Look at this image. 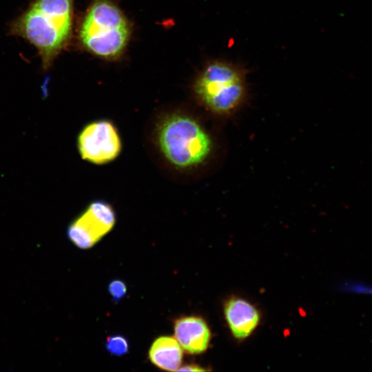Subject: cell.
<instances>
[{"mask_svg":"<svg viewBox=\"0 0 372 372\" xmlns=\"http://www.w3.org/2000/svg\"><path fill=\"white\" fill-rule=\"evenodd\" d=\"M73 0H37L11 25L38 50L48 69L68 42L72 27Z\"/></svg>","mask_w":372,"mask_h":372,"instance_id":"obj_1","label":"cell"},{"mask_svg":"<svg viewBox=\"0 0 372 372\" xmlns=\"http://www.w3.org/2000/svg\"><path fill=\"white\" fill-rule=\"evenodd\" d=\"M130 26L124 14L110 0H94L80 29L83 46L96 56L115 59L125 50Z\"/></svg>","mask_w":372,"mask_h":372,"instance_id":"obj_2","label":"cell"},{"mask_svg":"<svg viewBox=\"0 0 372 372\" xmlns=\"http://www.w3.org/2000/svg\"><path fill=\"white\" fill-rule=\"evenodd\" d=\"M248 70L239 64L223 59L209 61L194 84L200 102L215 113H228L239 105L247 93Z\"/></svg>","mask_w":372,"mask_h":372,"instance_id":"obj_3","label":"cell"},{"mask_svg":"<svg viewBox=\"0 0 372 372\" xmlns=\"http://www.w3.org/2000/svg\"><path fill=\"white\" fill-rule=\"evenodd\" d=\"M161 152L166 159L179 168L203 163L211 148V140L192 118L174 114L164 119L157 132Z\"/></svg>","mask_w":372,"mask_h":372,"instance_id":"obj_4","label":"cell"},{"mask_svg":"<svg viewBox=\"0 0 372 372\" xmlns=\"http://www.w3.org/2000/svg\"><path fill=\"white\" fill-rule=\"evenodd\" d=\"M77 147L83 160L103 165L119 155L122 145L115 126L107 120H99L82 129L78 136Z\"/></svg>","mask_w":372,"mask_h":372,"instance_id":"obj_5","label":"cell"},{"mask_svg":"<svg viewBox=\"0 0 372 372\" xmlns=\"http://www.w3.org/2000/svg\"><path fill=\"white\" fill-rule=\"evenodd\" d=\"M115 223L112 206L105 201H94L70 224L68 236L79 248L89 249L108 234Z\"/></svg>","mask_w":372,"mask_h":372,"instance_id":"obj_6","label":"cell"},{"mask_svg":"<svg viewBox=\"0 0 372 372\" xmlns=\"http://www.w3.org/2000/svg\"><path fill=\"white\" fill-rule=\"evenodd\" d=\"M174 338L183 351L199 354L208 348L211 333L205 321L196 316L176 319L174 324Z\"/></svg>","mask_w":372,"mask_h":372,"instance_id":"obj_7","label":"cell"},{"mask_svg":"<svg viewBox=\"0 0 372 372\" xmlns=\"http://www.w3.org/2000/svg\"><path fill=\"white\" fill-rule=\"evenodd\" d=\"M225 315L233 335L237 339L247 338L258 324V310L247 301L233 298L225 306Z\"/></svg>","mask_w":372,"mask_h":372,"instance_id":"obj_8","label":"cell"},{"mask_svg":"<svg viewBox=\"0 0 372 372\" xmlns=\"http://www.w3.org/2000/svg\"><path fill=\"white\" fill-rule=\"evenodd\" d=\"M148 355L158 368L175 371L181 366L183 350L174 337L161 336L152 344Z\"/></svg>","mask_w":372,"mask_h":372,"instance_id":"obj_9","label":"cell"},{"mask_svg":"<svg viewBox=\"0 0 372 372\" xmlns=\"http://www.w3.org/2000/svg\"><path fill=\"white\" fill-rule=\"evenodd\" d=\"M105 348L110 354L121 356L128 352L129 343L123 335H110L106 340Z\"/></svg>","mask_w":372,"mask_h":372,"instance_id":"obj_10","label":"cell"},{"mask_svg":"<svg viewBox=\"0 0 372 372\" xmlns=\"http://www.w3.org/2000/svg\"><path fill=\"white\" fill-rule=\"evenodd\" d=\"M108 292L115 302L121 300L127 293V287L121 280H114L108 285Z\"/></svg>","mask_w":372,"mask_h":372,"instance_id":"obj_11","label":"cell"},{"mask_svg":"<svg viewBox=\"0 0 372 372\" xmlns=\"http://www.w3.org/2000/svg\"><path fill=\"white\" fill-rule=\"evenodd\" d=\"M177 371H205V369L200 367L198 365L192 364H186L183 366H180Z\"/></svg>","mask_w":372,"mask_h":372,"instance_id":"obj_12","label":"cell"}]
</instances>
